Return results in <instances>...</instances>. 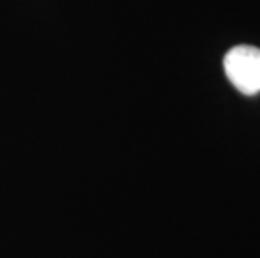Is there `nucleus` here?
Segmentation results:
<instances>
[{"instance_id": "nucleus-1", "label": "nucleus", "mask_w": 260, "mask_h": 258, "mask_svg": "<svg viewBox=\"0 0 260 258\" xmlns=\"http://www.w3.org/2000/svg\"><path fill=\"white\" fill-rule=\"evenodd\" d=\"M223 69L237 91L245 96L260 92V49L235 46L225 54Z\"/></svg>"}]
</instances>
